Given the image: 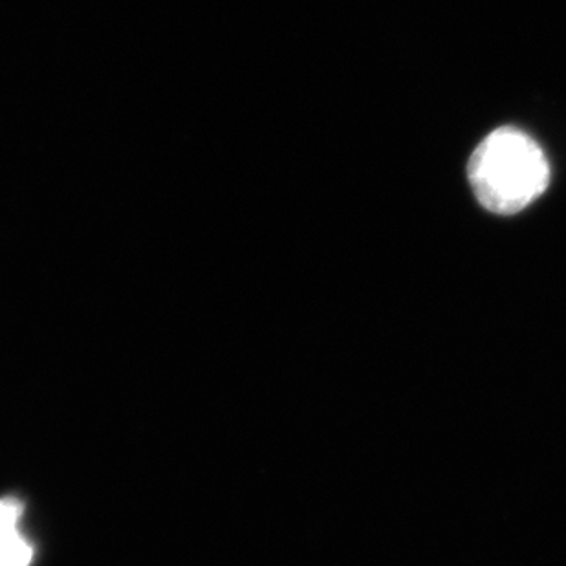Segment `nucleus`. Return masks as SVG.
<instances>
[{
  "instance_id": "f03ea898",
  "label": "nucleus",
  "mask_w": 566,
  "mask_h": 566,
  "mask_svg": "<svg viewBox=\"0 0 566 566\" xmlns=\"http://www.w3.org/2000/svg\"><path fill=\"white\" fill-rule=\"evenodd\" d=\"M24 504L17 497L0 499V566H30L33 546L21 532Z\"/></svg>"
},
{
  "instance_id": "f257e3e1",
  "label": "nucleus",
  "mask_w": 566,
  "mask_h": 566,
  "mask_svg": "<svg viewBox=\"0 0 566 566\" xmlns=\"http://www.w3.org/2000/svg\"><path fill=\"white\" fill-rule=\"evenodd\" d=\"M468 175L482 208L507 217L528 208L546 191L551 166L528 134L503 127L482 139L471 155Z\"/></svg>"
}]
</instances>
